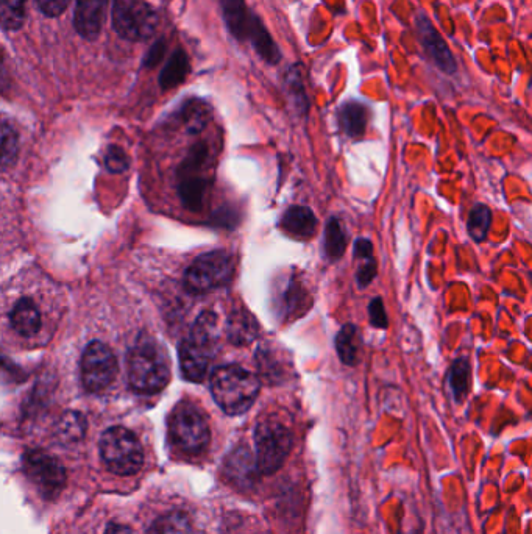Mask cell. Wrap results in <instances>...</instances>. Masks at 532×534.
<instances>
[{
  "mask_svg": "<svg viewBox=\"0 0 532 534\" xmlns=\"http://www.w3.org/2000/svg\"><path fill=\"white\" fill-rule=\"evenodd\" d=\"M219 338L217 316L211 311L200 314L188 338L180 344L181 375L192 383H200L208 374Z\"/></svg>",
  "mask_w": 532,
  "mask_h": 534,
  "instance_id": "obj_1",
  "label": "cell"
},
{
  "mask_svg": "<svg viewBox=\"0 0 532 534\" xmlns=\"http://www.w3.org/2000/svg\"><path fill=\"white\" fill-rule=\"evenodd\" d=\"M211 392L222 411L238 416L252 408L259 394V380L236 364L219 367L211 377Z\"/></svg>",
  "mask_w": 532,
  "mask_h": 534,
  "instance_id": "obj_2",
  "label": "cell"
},
{
  "mask_svg": "<svg viewBox=\"0 0 532 534\" xmlns=\"http://www.w3.org/2000/svg\"><path fill=\"white\" fill-rule=\"evenodd\" d=\"M171 380L166 353L155 342H138L128 355V383L139 394H157Z\"/></svg>",
  "mask_w": 532,
  "mask_h": 534,
  "instance_id": "obj_3",
  "label": "cell"
},
{
  "mask_svg": "<svg viewBox=\"0 0 532 534\" xmlns=\"http://www.w3.org/2000/svg\"><path fill=\"white\" fill-rule=\"evenodd\" d=\"M210 157L208 144H196L178 169V196L188 210L199 211L203 207V200L210 188Z\"/></svg>",
  "mask_w": 532,
  "mask_h": 534,
  "instance_id": "obj_4",
  "label": "cell"
},
{
  "mask_svg": "<svg viewBox=\"0 0 532 534\" xmlns=\"http://www.w3.org/2000/svg\"><path fill=\"white\" fill-rule=\"evenodd\" d=\"M103 463L116 475L138 474L144 463V452L138 438L124 427L108 428L100 438Z\"/></svg>",
  "mask_w": 532,
  "mask_h": 534,
  "instance_id": "obj_5",
  "label": "cell"
},
{
  "mask_svg": "<svg viewBox=\"0 0 532 534\" xmlns=\"http://www.w3.org/2000/svg\"><path fill=\"white\" fill-rule=\"evenodd\" d=\"M111 19L114 32L133 43L150 40L160 22L157 11L144 0H113Z\"/></svg>",
  "mask_w": 532,
  "mask_h": 534,
  "instance_id": "obj_6",
  "label": "cell"
},
{
  "mask_svg": "<svg viewBox=\"0 0 532 534\" xmlns=\"http://www.w3.org/2000/svg\"><path fill=\"white\" fill-rule=\"evenodd\" d=\"M235 274V260L224 250L200 255L185 274V286L192 294H206L230 283Z\"/></svg>",
  "mask_w": 532,
  "mask_h": 534,
  "instance_id": "obj_7",
  "label": "cell"
},
{
  "mask_svg": "<svg viewBox=\"0 0 532 534\" xmlns=\"http://www.w3.org/2000/svg\"><path fill=\"white\" fill-rule=\"evenodd\" d=\"M169 433L178 449L197 455L210 444V425L202 411L191 403H180L169 419Z\"/></svg>",
  "mask_w": 532,
  "mask_h": 534,
  "instance_id": "obj_8",
  "label": "cell"
},
{
  "mask_svg": "<svg viewBox=\"0 0 532 534\" xmlns=\"http://www.w3.org/2000/svg\"><path fill=\"white\" fill-rule=\"evenodd\" d=\"M256 463L261 474H275L291 450V431L277 421H264L255 433Z\"/></svg>",
  "mask_w": 532,
  "mask_h": 534,
  "instance_id": "obj_9",
  "label": "cell"
},
{
  "mask_svg": "<svg viewBox=\"0 0 532 534\" xmlns=\"http://www.w3.org/2000/svg\"><path fill=\"white\" fill-rule=\"evenodd\" d=\"M25 475L46 499H55L66 485V470L44 450H27L22 458Z\"/></svg>",
  "mask_w": 532,
  "mask_h": 534,
  "instance_id": "obj_10",
  "label": "cell"
},
{
  "mask_svg": "<svg viewBox=\"0 0 532 534\" xmlns=\"http://www.w3.org/2000/svg\"><path fill=\"white\" fill-rule=\"evenodd\" d=\"M118 375V360L110 347L103 342L93 341L82 356L83 386L89 392H102L110 388Z\"/></svg>",
  "mask_w": 532,
  "mask_h": 534,
  "instance_id": "obj_11",
  "label": "cell"
},
{
  "mask_svg": "<svg viewBox=\"0 0 532 534\" xmlns=\"http://www.w3.org/2000/svg\"><path fill=\"white\" fill-rule=\"evenodd\" d=\"M417 32H419L420 43L425 49L428 57L431 58L434 65L444 71L445 74H454L456 72V61H454L453 54L448 49L447 43L442 40V36L437 33L431 24L430 19L426 16L419 15L417 19Z\"/></svg>",
  "mask_w": 532,
  "mask_h": 534,
  "instance_id": "obj_12",
  "label": "cell"
},
{
  "mask_svg": "<svg viewBox=\"0 0 532 534\" xmlns=\"http://www.w3.org/2000/svg\"><path fill=\"white\" fill-rule=\"evenodd\" d=\"M108 0H77L75 2L74 27L82 38L94 41L102 32Z\"/></svg>",
  "mask_w": 532,
  "mask_h": 534,
  "instance_id": "obj_13",
  "label": "cell"
},
{
  "mask_svg": "<svg viewBox=\"0 0 532 534\" xmlns=\"http://www.w3.org/2000/svg\"><path fill=\"white\" fill-rule=\"evenodd\" d=\"M222 16L228 32L238 41H247L255 13L247 8L245 0H220Z\"/></svg>",
  "mask_w": 532,
  "mask_h": 534,
  "instance_id": "obj_14",
  "label": "cell"
},
{
  "mask_svg": "<svg viewBox=\"0 0 532 534\" xmlns=\"http://www.w3.org/2000/svg\"><path fill=\"white\" fill-rule=\"evenodd\" d=\"M11 327L18 335L32 338L41 330V313L29 297L16 302L10 313Z\"/></svg>",
  "mask_w": 532,
  "mask_h": 534,
  "instance_id": "obj_15",
  "label": "cell"
},
{
  "mask_svg": "<svg viewBox=\"0 0 532 534\" xmlns=\"http://www.w3.org/2000/svg\"><path fill=\"white\" fill-rule=\"evenodd\" d=\"M256 474H261L258 463L253 460L247 447H239L227 458V475L235 485L249 486L255 481Z\"/></svg>",
  "mask_w": 532,
  "mask_h": 534,
  "instance_id": "obj_16",
  "label": "cell"
},
{
  "mask_svg": "<svg viewBox=\"0 0 532 534\" xmlns=\"http://www.w3.org/2000/svg\"><path fill=\"white\" fill-rule=\"evenodd\" d=\"M317 222L316 214L308 207H292L284 213L281 219V227L284 232L297 239H309L316 235Z\"/></svg>",
  "mask_w": 532,
  "mask_h": 534,
  "instance_id": "obj_17",
  "label": "cell"
},
{
  "mask_svg": "<svg viewBox=\"0 0 532 534\" xmlns=\"http://www.w3.org/2000/svg\"><path fill=\"white\" fill-rule=\"evenodd\" d=\"M258 333V322L249 311L239 308L228 317L227 336L231 344L249 346L250 342L258 338Z\"/></svg>",
  "mask_w": 532,
  "mask_h": 534,
  "instance_id": "obj_18",
  "label": "cell"
},
{
  "mask_svg": "<svg viewBox=\"0 0 532 534\" xmlns=\"http://www.w3.org/2000/svg\"><path fill=\"white\" fill-rule=\"evenodd\" d=\"M337 118H339V124H341V129L344 130L345 135L350 136V138H359L366 133L369 108L361 102L350 100L339 108Z\"/></svg>",
  "mask_w": 532,
  "mask_h": 534,
  "instance_id": "obj_19",
  "label": "cell"
},
{
  "mask_svg": "<svg viewBox=\"0 0 532 534\" xmlns=\"http://www.w3.org/2000/svg\"><path fill=\"white\" fill-rule=\"evenodd\" d=\"M247 41L252 44L253 49L256 50V54L263 58L266 63H269V65H278L280 63V49H278L277 43L272 40V36H270L269 30L266 29V25L256 15L253 18Z\"/></svg>",
  "mask_w": 532,
  "mask_h": 534,
  "instance_id": "obj_20",
  "label": "cell"
},
{
  "mask_svg": "<svg viewBox=\"0 0 532 534\" xmlns=\"http://www.w3.org/2000/svg\"><path fill=\"white\" fill-rule=\"evenodd\" d=\"M337 355L345 366H356L361 361L362 336L353 324L344 325L336 336Z\"/></svg>",
  "mask_w": 532,
  "mask_h": 534,
  "instance_id": "obj_21",
  "label": "cell"
},
{
  "mask_svg": "<svg viewBox=\"0 0 532 534\" xmlns=\"http://www.w3.org/2000/svg\"><path fill=\"white\" fill-rule=\"evenodd\" d=\"M189 58L181 49L175 50L171 58L166 61L160 74V86L164 91L177 88L185 82L189 74Z\"/></svg>",
  "mask_w": 532,
  "mask_h": 534,
  "instance_id": "obj_22",
  "label": "cell"
},
{
  "mask_svg": "<svg viewBox=\"0 0 532 534\" xmlns=\"http://www.w3.org/2000/svg\"><path fill=\"white\" fill-rule=\"evenodd\" d=\"M86 430H88V422L85 416L77 411H68L55 425V436L61 444H75L85 438Z\"/></svg>",
  "mask_w": 532,
  "mask_h": 534,
  "instance_id": "obj_23",
  "label": "cell"
},
{
  "mask_svg": "<svg viewBox=\"0 0 532 534\" xmlns=\"http://www.w3.org/2000/svg\"><path fill=\"white\" fill-rule=\"evenodd\" d=\"M181 124L189 135H197L205 129L211 119V110L200 99H191L180 110Z\"/></svg>",
  "mask_w": 532,
  "mask_h": 534,
  "instance_id": "obj_24",
  "label": "cell"
},
{
  "mask_svg": "<svg viewBox=\"0 0 532 534\" xmlns=\"http://www.w3.org/2000/svg\"><path fill=\"white\" fill-rule=\"evenodd\" d=\"M470 377H472V367L467 358H458L451 364L448 372V385L453 392L454 400L458 403L464 402L470 392Z\"/></svg>",
  "mask_w": 532,
  "mask_h": 534,
  "instance_id": "obj_25",
  "label": "cell"
},
{
  "mask_svg": "<svg viewBox=\"0 0 532 534\" xmlns=\"http://www.w3.org/2000/svg\"><path fill=\"white\" fill-rule=\"evenodd\" d=\"M27 19V0H0V24L5 32H18Z\"/></svg>",
  "mask_w": 532,
  "mask_h": 534,
  "instance_id": "obj_26",
  "label": "cell"
},
{
  "mask_svg": "<svg viewBox=\"0 0 532 534\" xmlns=\"http://www.w3.org/2000/svg\"><path fill=\"white\" fill-rule=\"evenodd\" d=\"M147 534H192L191 520L185 513L172 511V513L158 517L150 525Z\"/></svg>",
  "mask_w": 532,
  "mask_h": 534,
  "instance_id": "obj_27",
  "label": "cell"
},
{
  "mask_svg": "<svg viewBox=\"0 0 532 534\" xmlns=\"http://www.w3.org/2000/svg\"><path fill=\"white\" fill-rule=\"evenodd\" d=\"M490 225H492V211L487 205L479 203L470 210L467 219V232L475 243L481 244L486 241L489 235Z\"/></svg>",
  "mask_w": 532,
  "mask_h": 534,
  "instance_id": "obj_28",
  "label": "cell"
},
{
  "mask_svg": "<svg viewBox=\"0 0 532 534\" xmlns=\"http://www.w3.org/2000/svg\"><path fill=\"white\" fill-rule=\"evenodd\" d=\"M347 249V235L341 221L331 218L325 228V253L331 261H337Z\"/></svg>",
  "mask_w": 532,
  "mask_h": 534,
  "instance_id": "obj_29",
  "label": "cell"
},
{
  "mask_svg": "<svg viewBox=\"0 0 532 534\" xmlns=\"http://www.w3.org/2000/svg\"><path fill=\"white\" fill-rule=\"evenodd\" d=\"M284 86H286V93H288L289 99L294 102L295 107L305 113L308 110V97H306L305 88H303L300 66L294 65L286 72Z\"/></svg>",
  "mask_w": 532,
  "mask_h": 534,
  "instance_id": "obj_30",
  "label": "cell"
},
{
  "mask_svg": "<svg viewBox=\"0 0 532 534\" xmlns=\"http://www.w3.org/2000/svg\"><path fill=\"white\" fill-rule=\"evenodd\" d=\"M256 360H258L261 377L266 378L267 381H275V378H280L284 372L283 363H281L277 353L269 347H261L258 350Z\"/></svg>",
  "mask_w": 532,
  "mask_h": 534,
  "instance_id": "obj_31",
  "label": "cell"
},
{
  "mask_svg": "<svg viewBox=\"0 0 532 534\" xmlns=\"http://www.w3.org/2000/svg\"><path fill=\"white\" fill-rule=\"evenodd\" d=\"M18 133L8 121L2 122V166L7 169L18 157Z\"/></svg>",
  "mask_w": 532,
  "mask_h": 534,
  "instance_id": "obj_32",
  "label": "cell"
},
{
  "mask_svg": "<svg viewBox=\"0 0 532 534\" xmlns=\"http://www.w3.org/2000/svg\"><path fill=\"white\" fill-rule=\"evenodd\" d=\"M105 164H107L108 171L113 172V174H121V172L127 171L130 160L121 147L111 146L105 155Z\"/></svg>",
  "mask_w": 532,
  "mask_h": 534,
  "instance_id": "obj_33",
  "label": "cell"
},
{
  "mask_svg": "<svg viewBox=\"0 0 532 534\" xmlns=\"http://www.w3.org/2000/svg\"><path fill=\"white\" fill-rule=\"evenodd\" d=\"M378 275V264L375 258L359 261L358 272H356V282L361 289L367 288Z\"/></svg>",
  "mask_w": 532,
  "mask_h": 534,
  "instance_id": "obj_34",
  "label": "cell"
},
{
  "mask_svg": "<svg viewBox=\"0 0 532 534\" xmlns=\"http://www.w3.org/2000/svg\"><path fill=\"white\" fill-rule=\"evenodd\" d=\"M369 317L372 327L380 328V330H386V328L389 327L386 307H384V302L381 297H375V299L369 303Z\"/></svg>",
  "mask_w": 532,
  "mask_h": 534,
  "instance_id": "obj_35",
  "label": "cell"
},
{
  "mask_svg": "<svg viewBox=\"0 0 532 534\" xmlns=\"http://www.w3.org/2000/svg\"><path fill=\"white\" fill-rule=\"evenodd\" d=\"M36 5L47 18H58L68 8L69 0H36Z\"/></svg>",
  "mask_w": 532,
  "mask_h": 534,
  "instance_id": "obj_36",
  "label": "cell"
},
{
  "mask_svg": "<svg viewBox=\"0 0 532 534\" xmlns=\"http://www.w3.org/2000/svg\"><path fill=\"white\" fill-rule=\"evenodd\" d=\"M164 54H166V41L158 40L157 43L150 47L146 57L142 60L144 68H155L163 61Z\"/></svg>",
  "mask_w": 532,
  "mask_h": 534,
  "instance_id": "obj_37",
  "label": "cell"
},
{
  "mask_svg": "<svg viewBox=\"0 0 532 534\" xmlns=\"http://www.w3.org/2000/svg\"><path fill=\"white\" fill-rule=\"evenodd\" d=\"M355 258L358 261L373 258V244L370 239L359 238L355 243Z\"/></svg>",
  "mask_w": 532,
  "mask_h": 534,
  "instance_id": "obj_38",
  "label": "cell"
},
{
  "mask_svg": "<svg viewBox=\"0 0 532 534\" xmlns=\"http://www.w3.org/2000/svg\"><path fill=\"white\" fill-rule=\"evenodd\" d=\"M103 534H133L132 530L124 525L111 524Z\"/></svg>",
  "mask_w": 532,
  "mask_h": 534,
  "instance_id": "obj_39",
  "label": "cell"
}]
</instances>
